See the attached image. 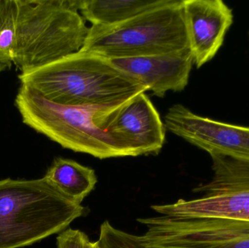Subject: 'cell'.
<instances>
[{"label":"cell","mask_w":249,"mask_h":248,"mask_svg":"<svg viewBox=\"0 0 249 248\" xmlns=\"http://www.w3.org/2000/svg\"><path fill=\"white\" fill-rule=\"evenodd\" d=\"M57 248H90L92 243L86 233L78 230H64L57 237Z\"/></svg>","instance_id":"5bb4252c"},{"label":"cell","mask_w":249,"mask_h":248,"mask_svg":"<svg viewBox=\"0 0 249 248\" xmlns=\"http://www.w3.org/2000/svg\"><path fill=\"white\" fill-rule=\"evenodd\" d=\"M89 213V208L69 198L45 176L1 180L0 248L31 246L62 232Z\"/></svg>","instance_id":"3957f363"},{"label":"cell","mask_w":249,"mask_h":248,"mask_svg":"<svg viewBox=\"0 0 249 248\" xmlns=\"http://www.w3.org/2000/svg\"><path fill=\"white\" fill-rule=\"evenodd\" d=\"M99 248L97 242H93V243H92L91 248Z\"/></svg>","instance_id":"2e32d148"},{"label":"cell","mask_w":249,"mask_h":248,"mask_svg":"<svg viewBox=\"0 0 249 248\" xmlns=\"http://www.w3.org/2000/svg\"><path fill=\"white\" fill-rule=\"evenodd\" d=\"M183 10L194 64L199 68L223 45L233 13L222 0H183Z\"/></svg>","instance_id":"30bf717a"},{"label":"cell","mask_w":249,"mask_h":248,"mask_svg":"<svg viewBox=\"0 0 249 248\" xmlns=\"http://www.w3.org/2000/svg\"><path fill=\"white\" fill-rule=\"evenodd\" d=\"M94 119L133 157L157 155L165 144V125L145 92L116 106L99 108Z\"/></svg>","instance_id":"ba28073f"},{"label":"cell","mask_w":249,"mask_h":248,"mask_svg":"<svg viewBox=\"0 0 249 248\" xmlns=\"http://www.w3.org/2000/svg\"><path fill=\"white\" fill-rule=\"evenodd\" d=\"M15 106L23 124L63 148L100 160L133 157L131 153L95 123L101 107H77L54 103L20 85Z\"/></svg>","instance_id":"5b68a950"},{"label":"cell","mask_w":249,"mask_h":248,"mask_svg":"<svg viewBox=\"0 0 249 248\" xmlns=\"http://www.w3.org/2000/svg\"><path fill=\"white\" fill-rule=\"evenodd\" d=\"M45 177L78 204L95 189L98 181L93 169L63 157L54 159Z\"/></svg>","instance_id":"4fadbf2b"},{"label":"cell","mask_w":249,"mask_h":248,"mask_svg":"<svg viewBox=\"0 0 249 248\" xmlns=\"http://www.w3.org/2000/svg\"><path fill=\"white\" fill-rule=\"evenodd\" d=\"M213 176L193 192L197 199L151 208L162 215L178 218H225L249 221V161L227 156H211Z\"/></svg>","instance_id":"8992f818"},{"label":"cell","mask_w":249,"mask_h":248,"mask_svg":"<svg viewBox=\"0 0 249 248\" xmlns=\"http://www.w3.org/2000/svg\"><path fill=\"white\" fill-rule=\"evenodd\" d=\"M190 48L183 0H172L122 23L89 28L80 50L108 59L138 58Z\"/></svg>","instance_id":"277c9868"},{"label":"cell","mask_w":249,"mask_h":248,"mask_svg":"<svg viewBox=\"0 0 249 248\" xmlns=\"http://www.w3.org/2000/svg\"><path fill=\"white\" fill-rule=\"evenodd\" d=\"M165 129L211 156H227L249 161V128L199 116L181 104L165 116Z\"/></svg>","instance_id":"9c48e42d"},{"label":"cell","mask_w":249,"mask_h":248,"mask_svg":"<svg viewBox=\"0 0 249 248\" xmlns=\"http://www.w3.org/2000/svg\"><path fill=\"white\" fill-rule=\"evenodd\" d=\"M20 85L58 104L116 106L146 89L108 58L80 50L18 74Z\"/></svg>","instance_id":"7a4b0ae2"},{"label":"cell","mask_w":249,"mask_h":248,"mask_svg":"<svg viewBox=\"0 0 249 248\" xmlns=\"http://www.w3.org/2000/svg\"><path fill=\"white\" fill-rule=\"evenodd\" d=\"M137 221L146 228L139 237L149 248H249V221L162 215Z\"/></svg>","instance_id":"52a82bcc"},{"label":"cell","mask_w":249,"mask_h":248,"mask_svg":"<svg viewBox=\"0 0 249 248\" xmlns=\"http://www.w3.org/2000/svg\"><path fill=\"white\" fill-rule=\"evenodd\" d=\"M7 68H10V67L7 65V64L3 63L2 61L0 60V73L2 72V71H5Z\"/></svg>","instance_id":"9a60e30c"},{"label":"cell","mask_w":249,"mask_h":248,"mask_svg":"<svg viewBox=\"0 0 249 248\" xmlns=\"http://www.w3.org/2000/svg\"><path fill=\"white\" fill-rule=\"evenodd\" d=\"M172 0H81L80 11L92 26H109L171 2Z\"/></svg>","instance_id":"7c38bea8"},{"label":"cell","mask_w":249,"mask_h":248,"mask_svg":"<svg viewBox=\"0 0 249 248\" xmlns=\"http://www.w3.org/2000/svg\"><path fill=\"white\" fill-rule=\"evenodd\" d=\"M81 0H0V60L25 72L79 52Z\"/></svg>","instance_id":"6da1fadb"},{"label":"cell","mask_w":249,"mask_h":248,"mask_svg":"<svg viewBox=\"0 0 249 248\" xmlns=\"http://www.w3.org/2000/svg\"><path fill=\"white\" fill-rule=\"evenodd\" d=\"M109 60L159 98L168 91L184 90L194 64L190 48L150 56Z\"/></svg>","instance_id":"8fae6325"}]
</instances>
